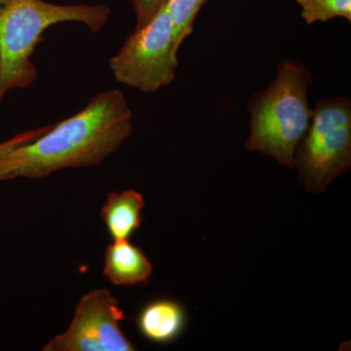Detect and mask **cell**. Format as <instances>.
Listing matches in <instances>:
<instances>
[{"mask_svg":"<svg viewBox=\"0 0 351 351\" xmlns=\"http://www.w3.org/2000/svg\"><path fill=\"white\" fill-rule=\"evenodd\" d=\"M133 134V112L123 92L95 95L80 112L52 124L40 137L0 159V182L41 179L69 168L99 165Z\"/></svg>","mask_w":351,"mask_h":351,"instance_id":"cell-1","label":"cell"},{"mask_svg":"<svg viewBox=\"0 0 351 351\" xmlns=\"http://www.w3.org/2000/svg\"><path fill=\"white\" fill-rule=\"evenodd\" d=\"M105 4L61 5L45 0H8L0 10V103L9 92L31 86L38 77L32 61L46 29L80 23L98 34L110 21Z\"/></svg>","mask_w":351,"mask_h":351,"instance_id":"cell-2","label":"cell"},{"mask_svg":"<svg viewBox=\"0 0 351 351\" xmlns=\"http://www.w3.org/2000/svg\"><path fill=\"white\" fill-rule=\"evenodd\" d=\"M311 82L308 69L300 62L286 59L277 66L274 82L249 103L247 151L261 152L294 169L295 149L313 117L307 99Z\"/></svg>","mask_w":351,"mask_h":351,"instance_id":"cell-3","label":"cell"},{"mask_svg":"<svg viewBox=\"0 0 351 351\" xmlns=\"http://www.w3.org/2000/svg\"><path fill=\"white\" fill-rule=\"evenodd\" d=\"M351 166V101L321 99L295 152L299 181L308 193H324Z\"/></svg>","mask_w":351,"mask_h":351,"instance_id":"cell-4","label":"cell"},{"mask_svg":"<svg viewBox=\"0 0 351 351\" xmlns=\"http://www.w3.org/2000/svg\"><path fill=\"white\" fill-rule=\"evenodd\" d=\"M178 51L174 25L165 3L149 23L136 27L110 58V71L117 82L154 93L174 82Z\"/></svg>","mask_w":351,"mask_h":351,"instance_id":"cell-5","label":"cell"},{"mask_svg":"<svg viewBox=\"0 0 351 351\" xmlns=\"http://www.w3.org/2000/svg\"><path fill=\"white\" fill-rule=\"evenodd\" d=\"M125 318L119 302L108 289L83 295L66 331L50 339L44 351H133L120 322Z\"/></svg>","mask_w":351,"mask_h":351,"instance_id":"cell-6","label":"cell"},{"mask_svg":"<svg viewBox=\"0 0 351 351\" xmlns=\"http://www.w3.org/2000/svg\"><path fill=\"white\" fill-rule=\"evenodd\" d=\"M152 271L151 261L129 240H117L106 249L103 274L114 286L147 284Z\"/></svg>","mask_w":351,"mask_h":351,"instance_id":"cell-7","label":"cell"},{"mask_svg":"<svg viewBox=\"0 0 351 351\" xmlns=\"http://www.w3.org/2000/svg\"><path fill=\"white\" fill-rule=\"evenodd\" d=\"M143 195L134 189L110 193L101 210V218L113 241L129 240L142 225Z\"/></svg>","mask_w":351,"mask_h":351,"instance_id":"cell-8","label":"cell"},{"mask_svg":"<svg viewBox=\"0 0 351 351\" xmlns=\"http://www.w3.org/2000/svg\"><path fill=\"white\" fill-rule=\"evenodd\" d=\"M141 334L156 343H168L180 336L186 325V313L179 302L161 299L149 302L138 313Z\"/></svg>","mask_w":351,"mask_h":351,"instance_id":"cell-9","label":"cell"},{"mask_svg":"<svg viewBox=\"0 0 351 351\" xmlns=\"http://www.w3.org/2000/svg\"><path fill=\"white\" fill-rule=\"evenodd\" d=\"M302 19L307 25L327 22L335 18L351 21V0H297Z\"/></svg>","mask_w":351,"mask_h":351,"instance_id":"cell-10","label":"cell"},{"mask_svg":"<svg viewBox=\"0 0 351 351\" xmlns=\"http://www.w3.org/2000/svg\"><path fill=\"white\" fill-rule=\"evenodd\" d=\"M205 0H167L166 6L174 25L175 44L179 49L182 41L193 32V22Z\"/></svg>","mask_w":351,"mask_h":351,"instance_id":"cell-11","label":"cell"},{"mask_svg":"<svg viewBox=\"0 0 351 351\" xmlns=\"http://www.w3.org/2000/svg\"><path fill=\"white\" fill-rule=\"evenodd\" d=\"M129 1L137 18L136 27H141L151 21L167 0H129Z\"/></svg>","mask_w":351,"mask_h":351,"instance_id":"cell-12","label":"cell"},{"mask_svg":"<svg viewBox=\"0 0 351 351\" xmlns=\"http://www.w3.org/2000/svg\"><path fill=\"white\" fill-rule=\"evenodd\" d=\"M52 125V124H51ZM51 125L39 127V128L29 129V130L23 132V133L17 134L13 136L12 138L5 141V142L0 143V159L5 156L8 152L13 151L16 147H20L27 143H31L32 141L36 140L40 137L43 134L45 133Z\"/></svg>","mask_w":351,"mask_h":351,"instance_id":"cell-13","label":"cell"},{"mask_svg":"<svg viewBox=\"0 0 351 351\" xmlns=\"http://www.w3.org/2000/svg\"><path fill=\"white\" fill-rule=\"evenodd\" d=\"M7 2H8V0H0V10L6 5Z\"/></svg>","mask_w":351,"mask_h":351,"instance_id":"cell-14","label":"cell"}]
</instances>
